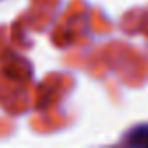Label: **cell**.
I'll use <instances>...</instances> for the list:
<instances>
[{
    "label": "cell",
    "instance_id": "1",
    "mask_svg": "<svg viewBox=\"0 0 148 148\" xmlns=\"http://www.w3.org/2000/svg\"><path fill=\"white\" fill-rule=\"evenodd\" d=\"M129 143L131 145H139V146H148V125L134 129L129 136Z\"/></svg>",
    "mask_w": 148,
    "mask_h": 148
}]
</instances>
